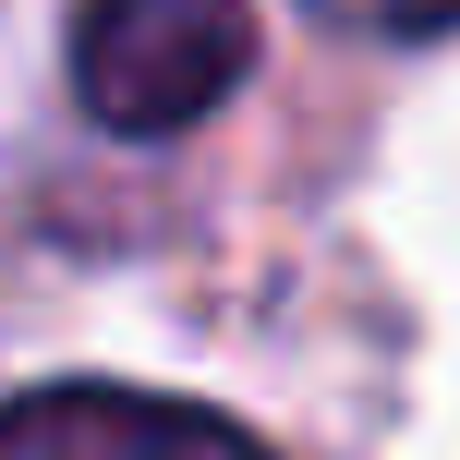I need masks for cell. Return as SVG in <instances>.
<instances>
[{"instance_id": "2", "label": "cell", "mask_w": 460, "mask_h": 460, "mask_svg": "<svg viewBox=\"0 0 460 460\" xmlns=\"http://www.w3.org/2000/svg\"><path fill=\"white\" fill-rule=\"evenodd\" d=\"M0 460H267L243 424L146 388H24L0 400Z\"/></svg>"}, {"instance_id": "3", "label": "cell", "mask_w": 460, "mask_h": 460, "mask_svg": "<svg viewBox=\"0 0 460 460\" xmlns=\"http://www.w3.org/2000/svg\"><path fill=\"white\" fill-rule=\"evenodd\" d=\"M315 13L364 24V37H437V24H460V0H315Z\"/></svg>"}, {"instance_id": "1", "label": "cell", "mask_w": 460, "mask_h": 460, "mask_svg": "<svg viewBox=\"0 0 460 460\" xmlns=\"http://www.w3.org/2000/svg\"><path fill=\"white\" fill-rule=\"evenodd\" d=\"M254 61L243 0H85L73 13V97L97 134H194Z\"/></svg>"}]
</instances>
